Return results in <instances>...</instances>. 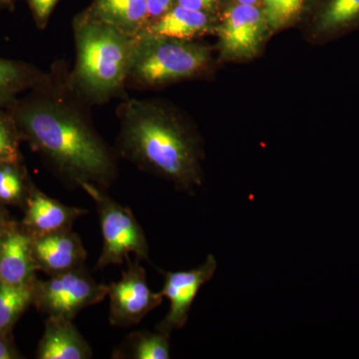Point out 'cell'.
I'll use <instances>...</instances> for the list:
<instances>
[{
    "mask_svg": "<svg viewBox=\"0 0 359 359\" xmlns=\"http://www.w3.org/2000/svg\"><path fill=\"white\" fill-rule=\"evenodd\" d=\"M90 108L71 84L65 61L57 60L7 110L21 140L65 184L107 190L118 177V155L97 131Z\"/></svg>",
    "mask_w": 359,
    "mask_h": 359,
    "instance_id": "cell-1",
    "label": "cell"
},
{
    "mask_svg": "<svg viewBox=\"0 0 359 359\" xmlns=\"http://www.w3.org/2000/svg\"><path fill=\"white\" fill-rule=\"evenodd\" d=\"M116 152L141 171L189 194L202 186V142L176 108L159 100L130 98L117 108Z\"/></svg>",
    "mask_w": 359,
    "mask_h": 359,
    "instance_id": "cell-2",
    "label": "cell"
},
{
    "mask_svg": "<svg viewBox=\"0 0 359 359\" xmlns=\"http://www.w3.org/2000/svg\"><path fill=\"white\" fill-rule=\"evenodd\" d=\"M75 63L71 84L90 106L124 100L135 37L79 13L72 20Z\"/></svg>",
    "mask_w": 359,
    "mask_h": 359,
    "instance_id": "cell-3",
    "label": "cell"
},
{
    "mask_svg": "<svg viewBox=\"0 0 359 359\" xmlns=\"http://www.w3.org/2000/svg\"><path fill=\"white\" fill-rule=\"evenodd\" d=\"M212 50L198 39L159 35L135 36L127 89L157 90L207 75L212 67Z\"/></svg>",
    "mask_w": 359,
    "mask_h": 359,
    "instance_id": "cell-4",
    "label": "cell"
},
{
    "mask_svg": "<svg viewBox=\"0 0 359 359\" xmlns=\"http://www.w3.org/2000/svg\"><path fill=\"white\" fill-rule=\"evenodd\" d=\"M81 189L95 203L102 231L103 247L96 269L122 264L131 255L149 261L147 238L131 210L113 200L102 188L84 184Z\"/></svg>",
    "mask_w": 359,
    "mask_h": 359,
    "instance_id": "cell-5",
    "label": "cell"
},
{
    "mask_svg": "<svg viewBox=\"0 0 359 359\" xmlns=\"http://www.w3.org/2000/svg\"><path fill=\"white\" fill-rule=\"evenodd\" d=\"M109 285L99 283L86 269L81 268L48 280L33 283V306L47 318L73 320L80 311L108 297Z\"/></svg>",
    "mask_w": 359,
    "mask_h": 359,
    "instance_id": "cell-6",
    "label": "cell"
},
{
    "mask_svg": "<svg viewBox=\"0 0 359 359\" xmlns=\"http://www.w3.org/2000/svg\"><path fill=\"white\" fill-rule=\"evenodd\" d=\"M219 57L226 62H244L259 55L273 34L263 7L235 4L219 16Z\"/></svg>",
    "mask_w": 359,
    "mask_h": 359,
    "instance_id": "cell-7",
    "label": "cell"
},
{
    "mask_svg": "<svg viewBox=\"0 0 359 359\" xmlns=\"http://www.w3.org/2000/svg\"><path fill=\"white\" fill-rule=\"evenodd\" d=\"M128 269L123 271L119 282L111 283L108 297L110 302V323L127 327L138 325L148 313L163 302L162 292H154L149 287L145 269L140 259H127Z\"/></svg>",
    "mask_w": 359,
    "mask_h": 359,
    "instance_id": "cell-8",
    "label": "cell"
},
{
    "mask_svg": "<svg viewBox=\"0 0 359 359\" xmlns=\"http://www.w3.org/2000/svg\"><path fill=\"white\" fill-rule=\"evenodd\" d=\"M216 269V259L209 255L205 263L197 268L164 273V285L161 292L169 299L170 309L157 325L158 330L171 334L174 330L185 327L198 292L214 276Z\"/></svg>",
    "mask_w": 359,
    "mask_h": 359,
    "instance_id": "cell-9",
    "label": "cell"
},
{
    "mask_svg": "<svg viewBox=\"0 0 359 359\" xmlns=\"http://www.w3.org/2000/svg\"><path fill=\"white\" fill-rule=\"evenodd\" d=\"M32 252L37 271L49 276L84 268L87 259L83 243L72 229L33 238Z\"/></svg>",
    "mask_w": 359,
    "mask_h": 359,
    "instance_id": "cell-10",
    "label": "cell"
},
{
    "mask_svg": "<svg viewBox=\"0 0 359 359\" xmlns=\"http://www.w3.org/2000/svg\"><path fill=\"white\" fill-rule=\"evenodd\" d=\"M25 210L20 224L32 238L70 230L77 219L88 212L49 197L34 185L30 189Z\"/></svg>",
    "mask_w": 359,
    "mask_h": 359,
    "instance_id": "cell-11",
    "label": "cell"
},
{
    "mask_svg": "<svg viewBox=\"0 0 359 359\" xmlns=\"http://www.w3.org/2000/svg\"><path fill=\"white\" fill-rule=\"evenodd\" d=\"M32 241V236L15 222L0 236V283L11 285L34 283L37 269Z\"/></svg>",
    "mask_w": 359,
    "mask_h": 359,
    "instance_id": "cell-12",
    "label": "cell"
},
{
    "mask_svg": "<svg viewBox=\"0 0 359 359\" xmlns=\"http://www.w3.org/2000/svg\"><path fill=\"white\" fill-rule=\"evenodd\" d=\"M219 16L193 11L178 4L149 21L141 33L179 39H198L204 35L216 34Z\"/></svg>",
    "mask_w": 359,
    "mask_h": 359,
    "instance_id": "cell-13",
    "label": "cell"
},
{
    "mask_svg": "<svg viewBox=\"0 0 359 359\" xmlns=\"http://www.w3.org/2000/svg\"><path fill=\"white\" fill-rule=\"evenodd\" d=\"M93 351L72 320L47 318L37 348L39 359H90Z\"/></svg>",
    "mask_w": 359,
    "mask_h": 359,
    "instance_id": "cell-14",
    "label": "cell"
},
{
    "mask_svg": "<svg viewBox=\"0 0 359 359\" xmlns=\"http://www.w3.org/2000/svg\"><path fill=\"white\" fill-rule=\"evenodd\" d=\"M82 13L131 37L140 34L149 20L146 0H93Z\"/></svg>",
    "mask_w": 359,
    "mask_h": 359,
    "instance_id": "cell-15",
    "label": "cell"
},
{
    "mask_svg": "<svg viewBox=\"0 0 359 359\" xmlns=\"http://www.w3.org/2000/svg\"><path fill=\"white\" fill-rule=\"evenodd\" d=\"M358 28L359 0H321L314 14L311 35L318 40H330Z\"/></svg>",
    "mask_w": 359,
    "mask_h": 359,
    "instance_id": "cell-16",
    "label": "cell"
},
{
    "mask_svg": "<svg viewBox=\"0 0 359 359\" xmlns=\"http://www.w3.org/2000/svg\"><path fill=\"white\" fill-rule=\"evenodd\" d=\"M44 73L32 63L0 57V109L13 105L39 83Z\"/></svg>",
    "mask_w": 359,
    "mask_h": 359,
    "instance_id": "cell-17",
    "label": "cell"
},
{
    "mask_svg": "<svg viewBox=\"0 0 359 359\" xmlns=\"http://www.w3.org/2000/svg\"><path fill=\"white\" fill-rule=\"evenodd\" d=\"M170 335L156 332H136L126 337L121 346L114 349L113 358L169 359Z\"/></svg>",
    "mask_w": 359,
    "mask_h": 359,
    "instance_id": "cell-18",
    "label": "cell"
},
{
    "mask_svg": "<svg viewBox=\"0 0 359 359\" xmlns=\"http://www.w3.org/2000/svg\"><path fill=\"white\" fill-rule=\"evenodd\" d=\"M32 185L23 161L0 163V204L25 207Z\"/></svg>",
    "mask_w": 359,
    "mask_h": 359,
    "instance_id": "cell-19",
    "label": "cell"
},
{
    "mask_svg": "<svg viewBox=\"0 0 359 359\" xmlns=\"http://www.w3.org/2000/svg\"><path fill=\"white\" fill-rule=\"evenodd\" d=\"M33 304V283L11 285L0 283V332L13 328L26 309Z\"/></svg>",
    "mask_w": 359,
    "mask_h": 359,
    "instance_id": "cell-20",
    "label": "cell"
},
{
    "mask_svg": "<svg viewBox=\"0 0 359 359\" xmlns=\"http://www.w3.org/2000/svg\"><path fill=\"white\" fill-rule=\"evenodd\" d=\"M314 0H262L271 32L294 25Z\"/></svg>",
    "mask_w": 359,
    "mask_h": 359,
    "instance_id": "cell-21",
    "label": "cell"
},
{
    "mask_svg": "<svg viewBox=\"0 0 359 359\" xmlns=\"http://www.w3.org/2000/svg\"><path fill=\"white\" fill-rule=\"evenodd\" d=\"M21 137L15 121L7 109H0V163L23 161Z\"/></svg>",
    "mask_w": 359,
    "mask_h": 359,
    "instance_id": "cell-22",
    "label": "cell"
},
{
    "mask_svg": "<svg viewBox=\"0 0 359 359\" xmlns=\"http://www.w3.org/2000/svg\"><path fill=\"white\" fill-rule=\"evenodd\" d=\"M32 14L33 21L39 30L48 25L49 20L59 0H25Z\"/></svg>",
    "mask_w": 359,
    "mask_h": 359,
    "instance_id": "cell-23",
    "label": "cell"
},
{
    "mask_svg": "<svg viewBox=\"0 0 359 359\" xmlns=\"http://www.w3.org/2000/svg\"><path fill=\"white\" fill-rule=\"evenodd\" d=\"M219 2L221 0H177L176 4L193 11L219 16Z\"/></svg>",
    "mask_w": 359,
    "mask_h": 359,
    "instance_id": "cell-24",
    "label": "cell"
},
{
    "mask_svg": "<svg viewBox=\"0 0 359 359\" xmlns=\"http://www.w3.org/2000/svg\"><path fill=\"white\" fill-rule=\"evenodd\" d=\"M20 353L14 342L13 332H0V359H21Z\"/></svg>",
    "mask_w": 359,
    "mask_h": 359,
    "instance_id": "cell-25",
    "label": "cell"
},
{
    "mask_svg": "<svg viewBox=\"0 0 359 359\" xmlns=\"http://www.w3.org/2000/svg\"><path fill=\"white\" fill-rule=\"evenodd\" d=\"M147 1L149 21L160 18L176 4L177 0H146Z\"/></svg>",
    "mask_w": 359,
    "mask_h": 359,
    "instance_id": "cell-26",
    "label": "cell"
},
{
    "mask_svg": "<svg viewBox=\"0 0 359 359\" xmlns=\"http://www.w3.org/2000/svg\"><path fill=\"white\" fill-rule=\"evenodd\" d=\"M7 212L6 205L0 204V236L6 231V229L13 223Z\"/></svg>",
    "mask_w": 359,
    "mask_h": 359,
    "instance_id": "cell-27",
    "label": "cell"
},
{
    "mask_svg": "<svg viewBox=\"0 0 359 359\" xmlns=\"http://www.w3.org/2000/svg\"><path fill=\"white\" fill-rule=\"evenodd\" d=\"M21 0H0V9H6V11H13L16 4ZM25 1V0H23Z\"/></svg>",
    "mask_w": 359,
    "mask_h": 359,
    "instance_id": "cell-28",
    "label": "cell"
},
{
    "mask_svg": "<svg viewBox=\"0 0 359 359\" xmlns=\"http://www.w3.org/2000/svg\"><path fill=\"white\" fill-rule=\"evenodd\" d=\"M235 2L241 4H248V6H259L262 0H235Z\"/></svg>",
    "mask_w": 359,
    "mask_h": 359,
    "instance_id": "cell-29",
    "label": "cell"
}]
</instances>
